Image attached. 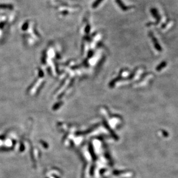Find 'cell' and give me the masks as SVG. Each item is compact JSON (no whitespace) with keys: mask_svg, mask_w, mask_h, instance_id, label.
I'll list each match as a JSON object with an SVG mask.
<instances>
[{"mask_svg":"<svg viewBox=\"0 0 178 178\" xmlns=\"http://www.w3.org/2000/svg\"><path fill=\"white\" fill-rule=\"evenodd\" d=\"M103 1V0H96V1L93 4L92 8H95L98 7V6H99V4H100Z\"/></svg>","mask_w":178,"mask_h":178,"instance_id":"8992f818","label":"cell"},{"mask_svg":"<svg viewBox=\"0 0 178 178\" xmlns=\"http://www.w3.org/2000/svg\"><path fill=\"white\" fill-rule=\"evenodd\" d=\"M121 79H122V77L119 76V77H116L115 79H114V80H112L111 81V83H109V86L111 88H113L114 86L115 85V83H116V82L121 80Z\"/></svg>","mask_w":178,"mask_h":178,"instance_id":"277c9868","label":"cell"},{"mask_svg":"<svg viewBox=\"0 0 178 178\" xmlns=\"http://www.w3.org/2000/svg\"><path fill=\"white\" fill-rule=\"evenodd\" d=\"M149 36H150V38H151V39H152V40L153 43V44H154V47H155L156 49H157V51L161 52V51H162V49H161V46H160V44H158V42H157L156 38L154 36V35H153V33L151 32H149Z\"/></svg>","mask_w":178,"mask_h":178,"instance_id":"6da1fadb","label":"cell"},{"mask_svg":"<svg viewBox=\"0 0 178 178\" xmlns=\"http://www.w3.org/2000/svg\"><path fill=\"white\" fill-rule=\"evenodd\" d=\"M89 30H90V28H89V26H88V27H87V32H89Z\"/></svg>","mask_w":178,"mask_h":178,"instance_id":"52a82bcc","label":"cell"},{"mask_svg":"<svg viewBox=\"0 0 178 178\" xmlns=\"http://www.w3.org/2000/svg\"><path fill=\"white\" fill-rule=\"evenodd\" d=\"M116 3L118 4V6L120 8V9H122V10L126 11V10H128V9H129L128 8H127V6H126L125 5H124V4L122 3V2L121 1V0H116Z\"/></svg>","mask_w":178,"mask_h":178,"instance_id":"3957f363","label":"cell"},{"mask_svg":"<svg viewBox=\"0 0 178 178\" xmlns=\"http://www.w3.org/2000/svg\"><path fill=\"white\" fill-rule=\"evenodd\" d=\"M167 65V62H161V64H160L156 68V70L157 71H160L163 69V68H164V67L166 66Z\"/></svg>","mask_w":178,"mask_h":178,"instance_id":"5b68a950","label":"cell"},{"mask_svg":"<svg viewBox=\"0 0 178 178\" xmlns=\"http://www.w3.org/2000/svg\"><path fill=\"white\" fill-rule=\"evenodd\" d=\"M150 11H151L152 12V15L153 16H154V17H155V19H157V22H158L160 20V15H158V12H157V10L156 9H154V8H152V9L150 10Z\"/></svg>","mask_w":178,"mask_h":178,"instance_id":"7a4b0ae2","label":"cell"}]
</instances>
